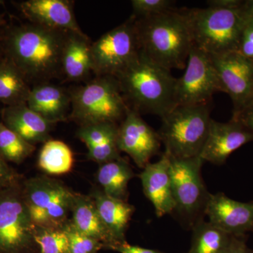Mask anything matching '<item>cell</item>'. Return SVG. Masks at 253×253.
<instances>
[{
	"mask_svg": "<svg viewBox=\"0 0 253 253\" xmlns=\"http://www.w3.org/2000/svg\"><path fill=\"white\" fill-rule=\"evenodd\" d=\"M68 32L30 23L14 28L6 38L8 59L28 81L38 84L57 77Z\"/></svg>",
	"mask_w": 253,
	"mask_h": 253,
	"instance_id": "1",
	"label": "cell"
},
{
	"mask_svg": "<svg viewBox=\"0 0 253 253\" xmlns=\"http://www.w3.org/2000/svg\"><path fill=\"white\" fill-rule=\"evenodd\" d=\"M136 28L139 49L146 57L169 71L186 67L194 45L187 10L140 18Z\"/></svg>",
	"mask_w": 253,
	"mask_h": 253,
	"instance_id": "2",
	"label": "cell"
},
{
	"mask_svg": "<svg viewBox=\"0 0 253 253\" xmlns=\"http://www.w3.org/2000/svg\"><path fill=\"white\" fill-rule=\"evenodd\" d=\"M124 98L136 111L162 118L176 106V78L169 70L150 60L141 51L116 77Z\"/></svg>",
	"mask_w": 253,
	"mask_h": 253,
	"instance_id": "3",
	"label": "cell"
},
{
	"mask_svg": "<svg viewBox=\"0 0 253 253\" xmlns=\"http://www.w3.org/2000/svg\"><path fill=\"white\" fill-rule=\"evenodd\" d=\"M210 104L176 106L165 115L158 135L166 154L174 158L200 156L212 118Z\"/></svg>",
	"mask_w": 253,
	"mask_h": 253,
	"instance_id": "4",
	"label": "cell"
},
{
	"mask_svg": "<svg viewBox=\"0 0 253 253\" xmlns=\"http://www.w3.org/2000/svg\"><path fill=\"white\" fill-rule=\"evenodd\" d=\"M194 44L209 55L238 51L246 13L242 7L187 10Z\"/></svg>",
	"mask_w": 253,
	"mask_h": 253,
	"instance_id": "5",
	"label": "cell"
},
{
	"mask_svg": "<svg viewBox=\"0 0 253 253\" xmlns=\"http://www.w3.org/2000/svg\"><path fill=\"white\" fill-rule=\"evenodd\" d=\"M70 118L82 126L101 123H116L124 119L129 107L112 76H98L70 93Z\"/></svg>",
	"mask_w": 253,
	"mask_h": 253,
	"instance_id": "6",
	"label": "cell"
},
{
	"mask_svg": "<svg viewBox=\"0 0 253 253\" xmlns=\"http://www.w3.org/2000/svg\"><path fill=\"white\" fill-rule=\"evenodd\" d=\"M139 51L136 18L131 17L91 44L93 71L98 76L116 77Z\"/></svg>",
	"mask_w": 253,
	"mask_h": 253,
	"instance_id": "7",
	"label": "cell"
},
{
	"mask_svg": "<svg viewBox=\"0 0 253 253\" xmlns=\"http://www.w3.org/2000/svg\"><path fill=\"white\" fill-rule=\"evenodd\" d=\"M185 68L183 76L176 78V106L210 104L215 93L224 92L211 56L194 44Z\"/></svg>",
	"mask_w": 253,
	"mask_h": 253,
	"instance_id": "8",
	"label": "cell"
},
{
	"mask_svg": "<svg viewBox=\"0 0 253 253\" xmlns=\"http://www.w3.org/2000/svg\"><path fill=\"white\" fill-rule=\"evenodd\" d=\"M169 157L173 197L175 201L174 211L186 217L205 213L210 193L201 174L204 160L200 156Z\"/></svg>",
	"mask_w": 253,
	"mask_h": 253,
	"instance_id": "9",
	"label": "cell"
},
{
	"mask_svg": "<svg viewBox=\"0 0 253 253\" xmlns=\"http://www.w3.org/2000/svg\"><path fill=\"white\" fill-rule=\"evenodd\" d=\"M74 200L72 193L61 183L39 178L30 183L26 206L33 224L55 229L73 209Z\"/></svg>",
	"mask_w": 253,
	"mask_h": 253,
	"instance_id": "10",
	"label": "cell"
},
{
	"mask_svg": "<svg viewBox=\"0 0 253 253\" xmlns=\"http://www.w3.org/2000/svg\"><path fill=\"white\" fill-rule=\"evenodd\" d=\"M210 56L236 116L253 102V61L237 51Z\"/></svg>",
	"mask_w": 253,
	"mask_h": 253,
	"instance_id": "11",
	"label": "cell"
},
{
	"mask_svg": "<svg viewBox=\"0 0 253 253\" xmlns=\"http://www.w3.org/2000/svg\"><path fill=\"white\" fill-rule=\"evenodd\" d=\"M161 144L158 133L145 122L139 112L129 109L118 126L119 151L129 155L138 168L144 169L159 152Z\"/></svg>",
	"mask_w": 253,
	"mask_h": 253,
	"instance_id": "12",
	"label": "cell"
},
{
	"mask_svg": "<svg viewBox=\"0 0 253 253\" xmlns=\"http://www.w3.org/2000/svg\"><path fill=\"white\" fill-rule=\"evenodd\" d=\"M253 141V133L237 120L219 123L211 119L207 139L200 157L217 166L225 163L234 151Z\"/></svg>",
	"mask_w": 253,
	"mask_h": 253,
	"instance_id": "13",
	"label": "cell"
},
{
	"mask_svg": "<svg viewBox=\"0 0 253 253\" xmlns=\"http://www.w3.org/2000/svg\"><path fill=\"white\" fill-rule=\"evenodd\" d=\"M205 214L210 222L229 235L253 232V201L240 202L223 193L210 194Z\"/></svg>",
	"mask_w": 253,
	"mask_h": 253,
	"instance_id": "14",
	"label": "cell"
},
{
	"mask_svg": "<svg viewBox=\"0 0 253 253\" xmlns=\"http://www.w3.org/2000/svg\"><path fill=\"white\" fill-rule=\"evenodd\" d=\"M139 178L145 196L154 206L157 217L174 212L175 201L173 197L170 161L166 152L157 162L146 165Z\"/></svg>",
	"mask_w": 253,
	"mask_h": 253,
	"instance_id": "15",
	"label": "cell"
},
{
	"mask_svg": "<svg viewBox=\"0 0 253 253\" xmlns=\"http://www.w3.org/2000/svg\"><path fill=\"white\" fill-rule=\"evenodd\" d=\"M68 0H27L20 4L21 12L32 23L63 32L83 33Z\"/></svg>",
	"mask_w": 253,
	"mask_h": 253,
	"instance_id": "16",
	"label": "cell"
},
{
	"mask_svg": "<svg viewBox=\"0 0 253 253\" xmlns=\"http://www.w3.org/2000/svg\"><path fill=\"white\" fill-rule=\"evenodd\" d=\"M33 221L26 205L17 199H6L0 202V246L14 249L31 236Z\"/></svg>",
	"mask_w": 253,
	"mask_h": 253,
	"instance_id": "17",
	"label": "cell"
},
{
	"mask_svg": "<svg viewBox=\"0 0 253 253\" xmlns=\"http://www.w3.org/2000/svg\"><path fill=\"white\" fill-rule=\"evenodd\" d=\"M1 117L4 126L30 144L49 140L52 123L30 109L26 104L6 106Z\"/></svg>",
	"mask_w": 253,
	"mask_h": 253,
	"instance_id": "18",
	"label": "cell"
},
{
	"mask_svg": "<svg viewBox=\"0 0 253 253\" xmlns=\"http://www.w3.org/2000/svg\"><path fill=\"white\" fill-rule=\"evenodd\" d=\"M118 129L116 123H96L82 126L77 135L87 147L89 158L103 164L121 158L118 146Z\"/></svg>",
	"mask_w": 253,
	"mask_h": 253,
	"instance_id": "19",
	"label": "cell"
},
{
	"mask_svg": "<svg viewBox=\"0 0 253 253\" xmlns=\"http://www.w3.org/2000/svg\"><path fill=\"white\" fill-rule=\"evenodd\" d=\"M26 104L53 124L66 120L71 107V95L60 86L46 82L31 89Z\"/></svg>",
	"mask_w": 253,
	"mask_h": 253,
	"instance_id": "20",
	"label": "cell"
},
{
	"mask_svg": "<svg viewBox=\"0 0 253 253\" xmlns=\"http://www.w3.org/2000/svg\"><path fill=\"white\" fill-rule=\"evenodd\" d=\"M91 44L84 33L68 32L63 46L61 70L70 81H83L93 71Z\"/></svg>",
	"mask_w": 253,
	"mask_h": 253,
	"instance_id": "21",
	"label": "cell"
},
{
	"mask_svg": "<svg viewBox=\"0 0 253 253\" xmlns=\"http://www.w3.org/2000/svg\"><path fill=\"white\" fill-rule=\"evenodd\" d=\"M94 204L101 220L117 244L124 243L125 234L134 212L126 201L115 199L103 192L94 194Z\"/></svg>",
	"mask_w": 253,
	"mask_h": 253,
	"instance_id": "22",
	"label": "cell"
},
{
	"mask_svg": "<svg viewBox=\"0 0 253 253\" xmlns=\"http://www.w3.org/2000/svg\"><path fill=\"white\" fill-rule=\"evenodd\" d=\"M73 227L78 232L97 241L107 243L111 248L117 245L100 217L94 202L84 197H75L73 206Z\"/></svg>",
	"mask_w": 253,
	"mask_h": 253,
	"instance_id": "23",
	"label": "cell"
},
{
	"mask_svg": "<svg viewBox=\"0 0 253 253\" xmlns=\"http://www.w3.org/2000/svg\"><path fill=\"white\" fill-rule=\"evenodd\" d=\"M134 176L130 166L120 158L101 164L98 170L97 180L105 194L126 201L128 184Z\"/></svg>",
	"mask_w": 253,
	"mask_h": 253,
	"instance_id": "24",
	"label": "cell"
},
{
	"mask_svg": "<svg viewBox=\"0 0 253 253\" xmlns=\"http://www.w3.org/2000/svg\"><path fill=\"white\" fill-rule=\"evenodd\" d=\"M31 89L12 61L8 58L0 61V102L6 106L26 104Z\"/></svg>",
	"mask_w": 253,
	"mask_h": 253,
	"instance_id": "25",
	"label": "cell"
},
{
	"mask_svg": "<svg viewBox=\"0 0 253 253\" xmlns=\"http://www.w3.org/2000/svg\"><path fill=\"white\" fill-rule=\"evenodd\" d=\"M231 238L209 221L199 219L193 224L189 253H223Z\"/></svg>",
	"mask_w": 253,
	"mask_h": 253,
	"instance_id": "26",
	"label": "cell"
},
{
	"mask_svg": "<svg viewBox=\"0 0 253 253\" xmlns=\"http://www.w3.org/2000/svg\"><path fill=\"white\" fill-rule=\"evenodd\" d=\"M38 165L48 174L54 175L66 174L72 169V151L63 141L49 139L42 148Z\"/></svg>",
	"mask_w": 253,
	"mask_h": 253,
	"instance_id": "27",
	"label": "cell"
},
{
	"mask_svg": "<svg viewBox=\"0 0 253 253\" xmlns=\"http://www.w3.org/2000/svg\"><path fill=\"white\" fill-rule=\"evenodd\" d=\"M34 150V145L0 123V154L3 157L14 162H21Z\"/></svg>",
	"mask_w": 253,
	"mask_h": 253,
	"instance_id": "28",
	"label": "cell"
},
{
	"mask_svg": "<svg viewBox=\"0 0 253 253\" xmlns=\"http://www.w3.org/2000/svg\"><path fill=\"white\" fill-rule=\"evenodd\" d=\"M34 239L42 253H68L69 239L66 230L43 228Z\"/></svg>",
	"mask_w": 253,
	"mask_h": 253,
	"instance_id": "29",
	"label": "cell"
},
{
	"mask_svg": "<svg viewBox=\"0 0 253 253\" xmlns=\"http://www.w3.org/2000/svg\"><path fill=\"white\" fill-rule=\"evenodd\" d=\"M131 3L134 16L139 18L156 16L174 9V1L170 0H132Z\"/></svg>",
	"mask_w": 253,
	"mask_h": 253,
	"instance_id": "30",
	"label": "cell"
},
{
	"mask_svg": "<svg viewBox=\"0 0 253 253\" xmlns=\"http://www.w3.org/2000/svg\"><path fill=\"white\" fill-rule=\"evenodd\" d=\"M65 230L69 239L68 253H96L101 248L100 241L78 232L72 226Z\"/></svg>",
	"mask_w": 253,
	"mask_h": 253,
	"instance_id": "31",
	"label": "cell"
},
{
	"mask_svg": "<svg viewBox=\"0 0 253 253\" xmlns=\"http://www.w3.org/2000/svg\"><path fill=\"white\" fill-rule=\"evenodd\" d=\"M237 52L253 61V18L247 13L241 32Z\"/></svg>",
	"mask_w": 253,
	"mask_h": 253,
	"instance_id": "32",
	"label": "cell"
},
{
	"mask_svg": "<svg viewBox=\"0 0 253 253\" xmlns=\"http://www.w3.org/2000/svg\"><path fill=\"white\" fill-rule=\"evenodd\" d=\"M246 235L231 236L230 241L223 253H253L246 244Z\"/></svg>",
	"mask_w": 253,
	"mask_h": 253,
	"instance_id": "33",
	"label": "cell"
},
{
	"mask_svg": "<svg viewBox=\"0 0 253 253\" xmlns=\"http://www.w3.org/2000/svg\"><path fill=\"white\" fill-rule=\"evenodd\" d=\"M232 119L237 120L253 133V102L239 114L232 116Z\"/></svg>",
	"mask_w": 253,
	"mask_h": 253,
	"instance_id": "34",
	"label": "cell"
},
{
	"mask_svg": "<svg viewBox=\"0 0 253 253\" xmlns=\"http://www.w3.org/2000/svg\"><path fill=\"white\" fill-rule=\"evenodd\" d=\"M113 249L121 253H165L155 250L144 249L139 246H131L126 242L113 246Z\"/></svg>",
	"mask_w": 253,
	"mask_h": 253,
	"instance_id": "35",
	"label": "cell"
},
{
	"mask_svg": "<svg viewBox=\"0 0 253 253\" xmlns=\"http://www.w3.org/2000/svg\"><path fill=\"white\" fill-rule=\"evenodd\" d=\"M244 1L241 0H210L207 1L209 7L221 9H235L242 7Z\"/></svg>",
	"mask_w": 253,
	"mask_h": 253,
	"instance_id": "36",
	"label": "cell"
},
{
	"mask_svg": "<svg viewBox=\"0 0 253 253\" xmlns=\"http://www.w3.org/2000/svg\"><path fill=\"white\" fill-rule=\"evenodd\" d=\"M244 11L253 18V0L244 1Z\"/></svg>",
	"mask_w": 253,
	"mask_h": 253,
	"instance_id": "37",
	"label": "cell"
},
{
	"mask_svg": "<svg viewBox=\"0 0 253 253\" xmlns=\"http://www.w3.org/2000/svg\"><path fill=\"white\" fill-rule=\"evenodd\" d=\"M1 156H2L0 154V179L5 176L6 172V167H5L2 159H1Z\"/></svg>",
	"mask_w": 253,
	"mask_h": 253,
	"instance_id": "38",
	"label": "cell"
},
{
	"mask_svg": "<svg viewBox=\"0 0 253 253\" xmlns=\"http://www.w3.org/2000/svg\"><path fill=\"white\" fill-rule=\"evenodd\" d=\"M1 22H2V20H1V16H0V26H1Z\"/></svg>",
	"mask_w": 253,
	"mask_h": 253,
	"instance_id": "39",
	"label": "cell"
},
{
	"mask_svg": "<svg viewBox=\"0 0 253 253\" xmlns=\"http://www.w3.org/2000/svg\"><path fill=\"white\" fill-rule=\"evenodd\" d=\"M1 61V60H0V61Z\"/></svg>",
	"mask_w": 253,
	"mask_h": 253,
	"instance_id": "40",
	"label": "cell"
}]
</instances>
